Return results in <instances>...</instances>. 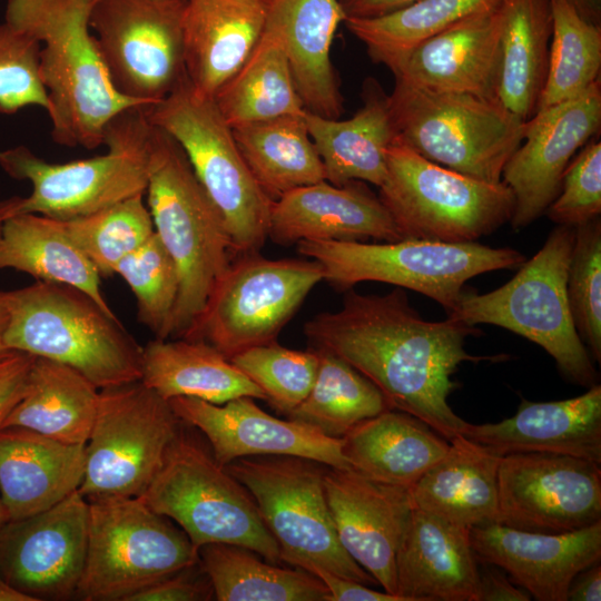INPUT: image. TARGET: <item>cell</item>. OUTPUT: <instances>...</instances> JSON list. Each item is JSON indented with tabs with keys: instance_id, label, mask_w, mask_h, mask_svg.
Instances as JSON below:
<instances>
[{
	"instance_id": "cell-32",
	"label": "cell",
	"mask_w": 601,
	"mask_h": 601,
	"mask_svg": "<svg viewBox=\"0 0 601 601\" xmlns=\"http://www.w3.org/2000/svg\"><path fill=\"white\" fill-rule=\"evenodd\" d=\"M450 442L420 418L385 410L342 437L343 455L358 473L412 487L449 451Z\"/></svg>"
},
{
	"instance_id": "cell-25",
	"label": "cell",
	"mask_w": 601,
	"mask_h": 601,
	"mask_svg": "<svg viewBox=\"0 0 601 601\" xmlns=\"http://www.w3.org/2000/svg\"><path fill=\"white\" fill-rule=\"evenodd\" d=\"M461 435L500 455L548 452L601 464V385L561 401L523 398L513 416L497 423L467 422Z\"/></svg>"
},
{
	"instance_id": "cell-18",
	"label": "cell",
	"mask_w": 601,
	"mask_h": 601,
	"mask_svg": "<svg viewBox=\"0 0 601 601\" xmlns=\"http://www.w3.org/2000/svg\"><path fill=\"white\" fill-rule=\"evenodd\" d=\"M89 502L79 490L0 529V574L36 601L76 597L87 555Z\"/></svg>"
},
{
	"instance_id": "cell-51",
	"label": "cell",
	"mask_w": 601,
	"mask_h": 601,
	"mask_svg": "<svg viewBox=\"0 0 601 601\" xmlns=\"http://www.w3.org/2000/svg\"><path fill=\"white\" fill-rule=\"evenodd\" d=\"M317 577L329 592V601H404L401 597L386 591H377L371 585L343 578L319 566L307 570Z\"/></svg>"
},
{
	"instance_id": "cell-37",
	"label": "cell",
	"mask_w": 601,
	"mask_h": 601,
	"mask_svg": "<svg viewBox=\"0 0 601 601\" xmlns=\"http://www.w3.org/2000/svg\"><path fill=\"white\" fill-rule=\"evenodd\" d=\"M302 115L230 127L255 180L270 200L325 180V170Z\"/></svg>"
},
{
	"instance_id": "cell-7",
	"label": "cell",
	"mask_w": 601,
	"mask_h": 601,
	"mask_svg": "<svg viewBox=\"0 0 601 601\" xmlns=\"http://www.w3.org/2000/svg\"><path fill=\"white\" fill-rule=\"evenodd\" d=\"M396 140L462 175L497 184L523 141L525 121L499 99L439 91L395 79L388 95Z\"/></svg>"
},
{
	"instance_id": "cell-14",
	"label": "cell",
	"mask_w": 601,
	"mask_h": 601,
	"mask_svg": "<svg viewBox=\"0 0 601 601\" xmlns=\"http://www.w3.org/2000/svg\"><path fill=\"white\" fill-rule=\"evenodd\" d=\"M181 425L169 401L141 381L100 390L79 492L88 502L140 497Z\"/></svg>"
},
{
	"instance_id": "cell-3",
	"label": "cell",
	"mask_w": 601,
	"mask_h": 601,
	"mask_svg": "<svg viewBox=\"0 0 601 601\" xmlns=\"http://www.w3.org/2000/svg\"><path fill=\"white\" fill-rule=\"evenodd\" d=\"M0 303L9 351L68 365L99 390L140 381L142 346L82 290L36 280L1 290Z\"/></svg>"
},
{
	"instance_id": "cell-54",
	"label": "cell",
	"mask_w": 601,
	"mask_h": 601,
	"mask_svg": "<svg viewBox=\"0 0 601 601\" xmlns=\"http://www.w3.org/2000/svg\"><path fill=\"white\" fill-rule=\"evenodd\" d=\"M417 0H338L346 18H373L404 8Z\"/></svg>"
},
{
	"instance_id": "cell-52",
	"label": "cell",
	"mask_w": 601,
	"mask_h": 601,
	"mask_svg": "<svg viewBox=\"0 0 601 601\" xmlns=\"http://www.w3.org/2000/svg\"><path fill=\"white\" fill-rule=\"evenodd\" d=\"M477 601H530V593L499 566L479 561Z\"/></svg>"
},
{
	"instance_id": "cell-21",
	"label": "cell",
	"mask_w": 601,
	"mask_h": 601,
	"mask_svg": "<svg viewBox=\"0 0 601 601\" xmlns=\"http://www.w3.org/2000/svg\"><path fill=\"white\" fill-rule=\"evenodd\" d=\"M324 490L344 550L396 595L395 559L414 509L410 487L372 480L352 467L328 466Z\"/></svg>"
},
{
	"instance_id": "cell-15",
	"label": "cell",
	"mask_w": 601,
	"mask_h": 601,
	"mask_svg": "<svg viewBox=\"0 0 601 601\" xmlns=\"http://www.w3.org/2000/svg\"><path fill=\"white\" fill-rule=\"evenodd\" d=\"M325 272L314 259L240 254L213 289L184 338L205 341L226 357L275 342Z\"/></svg>"
},
{
	"instance_id": "cell-48",
	"label": "cell",
	"mask_w": 601,
	"mask_h": 601,
	"mask_svg": "<svg viewBox=\"0 0 601 601\" xmlns=\"http://www.w3.org/2000/svg\"><path fill=\"white\" fill-rule=\"evenodd\" d=\"M592 139L566 167L561 190L546 210L556 225L579 226L601 214V141Z\"/></svg>"
},
{
	"instance_id": "cell-6",
	"label": "cell",
	"mask_w": 601,
	"mask_h": 601,
	"mask_svg": "<svg viewBox=\"0 0 601 601\" xmlns=\"http://www.w3.org/2000/svg\"><path fill=\"white\" fill-rule=\"evenodd\" d=\"M145 107L129 108L109 122L107 151L99 156L55 164L23 145L0 149V168L32 186L29 196L11 197L12 216L33 213L69 220L145 194L152 129Z\"/></svg>"
},
{
	"instance_id": "cell-20",
	"label": "cell",
	"mask_w": 601,
	"mask_h": 601,
	"mask_svg": "<svg viewBox=\"0 0 601 601\" xmlns=\"http://www.w3.org/2000/svg\"><path fill=\"white\" fill-rule=\"evenodd\" d=\"M169 401L178 418L199 430L215 460L223 466L252 456L288 455L329 467H351L343 455L342 439L329 437L292 418L280 420L263 411L253 397L224 404L177 396Z\"/></svg>"
},
{
	"instance_id": "cell-59",
	"label": "cell",
	"mask_w": 601,
	"mask_h": 601,
	"mask_svg": "<svg viewBox=\"0 0 601 601\" xmlns=\"http://www.w3.org/2000/svg\"><path fill=\"white\" fill-rule=\"evenodd\" d=\"M9 521L8 512L0 499V529Z\"/></svg>"
},
{
	"instance_id": "cell-39",
	"label": "cell",
	"mask_w": 601,
	"mask_h": 601,
	"mask_svg": "<svg viewBox=\"0 0 601 601\" xmlns=\"http://www.w3.org/2000/svg\"><path fill=\"white\" fill-rule=\"evenodd\" d=\"M213 99L230 127L306 111L284 48L265 29L246 62Z\"/></svg>"
},
{
	"instance_id": "cell-8",
	"label": "cell",
	"mask_w": 601,
	"mask_h": 601,
	"mask_svg": "<svg viewBox=\"0 0 601 601\" xmlns=\"http://www.w3.org/2000/svg\"><path fill=\"white\" fill-rule=\"evenodd\" d=\"M297 246L300 255L323 266L324 280L335 288L347 290L362 282L392 284L432 298L447 315L456 307L469 279L492 270L518 268L526 260L514 248L476 242L302 240Z\"/></svg>"
},
{
	"instance_id": "cell-9",
	"label": "cell",
	"mask_w": 601,
	"mask_h": 601,
	"mask_svg": "<svg viewBox=\"0 0 601 601\" xmlns=\"http://www.w3.org/2000/svg\"><path fill=\"white\" fill-rule=\"evenodd\" d=\"M183 425L140 499L178 524L197 550L209 543L235 544L277 564L278 544L252 494Z\"/></svg>"
},
{
	"instance_id": "cell-41",
	"label": "cell",
	"mask_w": 601,
	"mask_h": 601,
	"mask_svg": "<svg viewBox=\"0 0 601 601\" xmlns=\"http://www.w3.org/2000/svg\"><path fill=\"white\" fill-rule=\"evenodd\" d=\"M501 0H417L373 18H346L347 30L375 63L391 71L417 45L459 20Z\"/></svg>"
},
{
	"instance_id": "cell-43",
	"label": "cell",
	"mask_w": 601,
	"mask_h": 601,
	"mask_svg": "<svg viewBox=\"0 0 601 601\" xmlns=\"http://www.w3.org/2000/svg\"><path fill=\"white\" fill-rule=\"evenodd\" d=\"M144 196L135 195L91 215L65 220L70 238L101 276L114 275L117 265L155 234Z\"/></svg>"
},
{
	"instance_id": "cell-10",
	"label": "cell",
	"mask_w": 601,
	"mask_h": 601,
	"mask_svg": "<svg viewBox=\"0 0 601 601\" xmlns=\"http://www.w3.org/2000/svg\"><path fill=\"white\" fill-rule=\"evenodd\" d=\"M149 122L174 138L220 213L237 255L257 253L268 238L273 200L247 167L215 101L186 78L168 97L145 107Z\"/></svg>"
},
{
	"instance_id": "cell-13",
	"label": "cell",
	"mask_w": 601,
	"mask_h": 601,
	"mask_svg": "<svg viewBox=\"0 0 601 601\" xmlns=\"http://www.w3.org/2000/svg\"><path fill=\"white\" fill-rule=\"evenodd\" d=\"M197 562L187 534L140 497L89 501L87 555L75 599L128 601Z\"/></svg>"
},
{
	"instance_id": "cell-4",
	"label": "cell",
	"mask_w": 601,
	"mask_h": 601,
	"mask_svg": "<svg viewBox=\"0 0 601 601\" xmlns=\"http://www.w3.org/2000/svg\"><path fill=\"white\" fill-rule=\"evenodd\" d=\"M145 195L155 233L178 270L179 292L170 336L184 338L236 254L224 218L184 150L155 126Z\"/></svg>"
},
{
	"instance_id": "cell-38",
	"label": "cell",
	"mask_w": 601,
	"mask_h": 601,
	"mask_svg": "<svg viewBox=\"0 0 601 601\" xmlns=\"http://www.w3.org/2000/svg\"><path fill=\"white\" fill-rule=\"evenodd\" d=\"M247 548L209 543L198 549L199 564L218 601H329L325 584L303 569L279 568Z\"/></svg>"
},
{
	"instance_id": "cell-30",
	"label": "cell",
	"mask_w": 601,
	"mask_h": 601,
	"mask_svg": "<svg viewBox=\"0 0 601 601\" xmlns=\"http://www.w3.org/2000/svg\"><path fill=\"white\" fill-rule=\"evenodd\" d=\"M363 106L348 119L305 111V121L325 170V180L342 186L358 180L380 187L387 173V149L396 139L388 95L373 78L365 80Z\"/></svg>"
},
{
	"instance_id": "cell-45",
	"label": "cell",
	"mask_w": 601,
	"mask_h": 601,
	"mask_svg": "<svg viewBox=\"0 0 601 601\" xmlns=\"http://www.w3.org/2000/svg\"><path fill=\"white\" fill-rule=\"evenodd\" d=\"M229 359L263 391L273 407L286 415L308 395L318 368L314 348L290 349L276 341L247 348Z\"/></svg>"
},
{
	"instance_id": "cell-29",
	"label": "cell",
	"mask_w": 601,
	"mask_h": 601,
	"mask_svg": "<svg viewBox=\"0 0 601 601\" xmlns=\"http://www.w3.org/2000/svg\"><path fill=\"white\" fill-rule=\"evenodd\" d=\"M85 463V445L24 427H1L0 499L9 521L42 512L78 490Z\"/></svg>"
},
{
	"instance_id": "cell-47",
	"label": "cell",
	"mask_w": 601,
	"mask_h": 601,
	"mask_svg": "<svg viewBox=\"0 0 601 601\" xmlns=\"http://www.w3.org/2000/svg\"><path fill=\"white\" fill-rule=\"evenodd\" d=\"M40 43L7 21L0 22V112L13 115L36 106L49 114L40 76Z\"/></svg>"
},
{
	"instance_id": "cell-2",
	"label": "cell",
	"mask_w": 601,
	"mask_h": 601,
	"mask_svg": "<svg viewBox=\"0 0 601 601\" xmlns=\"http://www.w3.org/2000/svg\"><path fill=\"white\" fill-rule=\"evenodd\" d=\"M96 0H8L4 21L40 43V76L50 101L52 139L67 147L104 145L109 122L145 106L111 83L89 27Z\"/></svg>"
},
{
	"instance_id": "cell-53",
	"label": "cell",
	"mask_w": 601,
	"mask_h": 601,
	"mask_svg": "<svg viewBox=\"0 0 601 601\" xmlns=\"http://www.w3.org/2000/svg\"><path fill=\"white\" fill-rule=\"evenodd\" d=\"M601 600V564L600 561L580 571L571 581L566 601Z\"/></svg>"
},
{
	"instance_id": "cell-33",
	"label": "cell",
	"mask_w": 601,
	"mask_h": 601,
	"mask_svg": "<svg viewBox=\"0 0 601 601\" xmlns=\"http://www.w3.org/2000/svg\"><path fill=\"white\" fill-rule=\"evenodd\" d=\"M140 381L165 400L187 396L224 404L248 396L266 401L253 381L205 341L155 338L148 342L142 347Z\"/></svg>"
},
{
	"instance_id": "cell-57",
	"label": "cell",
	"mask_w": 601,
	"mask_h": 601,
	"mask_svg": "<svg viewBox=\"0 0 601 601\" xmlns=\"http://www.w3.org/2000/svg\"><path fill=\"white\" fill-rule=\"evenodd\" d=\"M7 313L0 303V361L11 355L13 352L9 351L4 344V333L7 328Z\"/></svg>"
},
{
	"instance_id": "cell-28",
	"label": "cell",
	"mask_w": 601,
	"mask_h": 601,
	"mask_svg": "<svg viewBox=\"0 0 601 601\" xmlns=\"http://www.w3.org/2000/svg\"><path fill=\"white\" fill-rule=\"evenodd\" d=\"M270 0H186L183 16L187 78L213 98L262 38Z\"/></svg>"
},
{
	"instance_id": "cell-35",
	"label": "cell",
	"mask_w": 601,
	"mask_h": 601,
	"mask_svg": "<svg viewBox=\"0 0 601 601\" xmlns=\"http://www.w3.org/2000/svg\"><path fill=\"white\" fill-rule=\"evenodd\" d=\"M99 392L72 367L35 357L26 392L1 427H24L67 444L86 445Z\"/></svg>"
},
{
	"instance_id": "cell-22",
	"label": "cell",
	"mask_w": 601,
	"mask_h": 601,
	"mask_svg": "<svg viewBox=\"0 0 601 601\" xmlns=\"http://www.w3.org/2000/svg\"><path fill=\"white\" fill-rule=\"evenodd\" d=\"M477 561L502 569L538 601H566L572 579L601 560V521L568 533L487 523L470 529Z\"/></svg>"
},
{
	"instance_id": "cell-49",
	"label": "cell",
	"mask_w": 601,
	"mask_h": 601,
	"mask_svg": "<svg viewBox=\"0 0 601 601\" xmlns=\"http://www.w3.org/2000/svg\"><path fill=\"white\" fill-rule=\"evenodd\" d=\"M215 599L211 582L199 564L186 566L131 595L128 601H207Z\"/></svg>"
},
{
	"instance_id": "cell-5",
	"label": "cell",
	"mask_w": 601,
	"mask_h": 601,
	"mask_svg": "<svg viewBox=\"0 0 601 601\" xmlns=\"http://www.w3.org/2000/svg\"><path fill=\"white\" fill-rule=\"evenodd\" d=\"M575 227L556 225L541 249L501 287L479 294L464 289L447 315L470 326L492 324L541 346L571 383L589 388L599 375L574 326L566 278Z\"/></svg>"
},
{
	"instance_id": "cell-50",
	"label": "cell",
	"mask_w": 601,
	"mask_h": 601,
	"mask_svg": "<svg viewBox=\"0 0 601 601\" xmlns=\"http://www.w3.org/2000/svg\"><path fill=\"white\" fill-rule=\"evenodd\" d=\"M36 356L13 352L0 361V427L26 392Z\"/></svg>"
},
{
	"instance_id": "cell-1",
	"label": "cell",
	"mask_w": 601,
	"mask_h": 601,
	"mask_svg": "<svg viewBox=\"0 0 601 601\" xmlns=\"http://www.w3.org/2000/svg\"><path fill=\"white\" fill-rule=\"evenodd\" d=\"M347 290L337 312L305 323L311 347L348 362L378 387L390 408L420 418L447 441L461 435L467 422L447 402L456 387L452 376L464 362L506 356L470 354L465 341L480 329L450 316L424 319L401 287L385 295Z\"/></svg>"
},
{
	"instance_id": "cell-26",
	"label": "cell",
	"mask_w": 601,
	"mask_h": 601,
	"mask_svg": "<svg viewBox=\"0 0 601 601\" xmlns=\"http://www.w3.org/2000/svg\"><path fill=\"white\" fill-rule=\"evenodd\" d=\"M479 561L470 529L413 509L395 559L404 601H477Z\"/></svg>"
},
{
	"instance_id": "cell-40",
	"label": "cell",
	"mask_w": 601,
	"mask_h": 601,
	"mask_svg": "<svg viewBox=\"0 0 601 601\" xmlns=\"http://www.w3.org/2000/svg\"><path fill=\"white\" fill-rule=\"evenodd\" d=\"M314 349L318 354L314 384L288 418L342 439L358 423L390 408L378 387L348 362L328 351Z\"/></svg>"
},
{
	"instance_id": "cell-42",
	"label": "cell",
	"mask_w": 601,
	"mask_h": 601,
	"mask_svg": "<svg viewBox=\"0 0 601 601\" xmlns=\"http://www.w3.org/2000/svg\"><path fill=\"white\" fill-rule=\"evenodd\" d=\"M549 68L538 110L564 102L600 80L601 26L588 22L566 0H550Z\"/></svg>"
},
{
	"instance_id": "cell-31",
	"label": "cell",
	"mask_w": 601,
	"mask_h": 601,
	"mask_svg": "<svg viewBox=\"0 0 601 601\" xmlns=\"http://www.w3.org/2000/svg\"><path fill=\"white\" fill-rule=\"evenodd\" d=\"M410 489L413 506L466 529L493 523L501 456L463 435Z\"/></svg>"
},
{
	"instance_id": "cell-46",
	"label": "cell",
	"mask_w": 601,
	"mask_h": 601,
	"mask_svg": "<svg viewBox=\"0 0 601 601\" xmlns=\"http://www.w3.org/2000/svg\"><path fill=\"white\" fill-rule=\"evenodd\" d=\"M566 294L577 332L601 362V219L575 226Z\"/></svg>"
},
{
	"instance_id": "cell-44",
	"label": "cell",
	"mask_w": 601,
	"mask_h": 601,
	"mask_svg": "<svg viewBox=\"0 0 601 601\" xmlns=\"http://www.w3.org/2000/svg\"><path fill=\"white\" fill-rule=\"evenodd\" d=\"M115 274L124 278L135 295L138 321L156 338L170 337L179 276L174 259L157 234L126 256L117 265Z\"/></svg>"
},
{
	"instance_id": "cell-55",
	"label": "cell",
	"mask_w": 601,
	"mask_h": 601,
	"mask_svg": "<svg viewBox=\"0 0 601 601\" xmlns=\"http://www.w3.org/2000/svg\"><path fill=\"white\" fill-rule=\"evenodd\" d=\"M581 18L601 26V0H566Z\"/></svg>"
},
{
	"instance_id": "cell-24",
	"label": "cell",
	"mask_w": 601,
	"mask_h": 601,
	"mask_svg": "<svg viewBox=\"0 0 601 601\" xmlns=\"http://www.w3.org/2000/svg\"><path fill=\"white\" fill-rule=\"evenodd\" d=\"M268 238L279 245L402 239L378 195L358 180L342 186L322 180L284 194L272 203Z\"/></svg>"
},
{
	"instance_id": "cell-16",
	"label": "cell",
	"mask_w": 601,
	"mask_h": 601,
	"mask_svg": "<svg viewBox=\"0 0 601 601\" xmlns=\"http://www.w3.org/2000/svg\"><path fill=\"white\" fill-rule=\"evenodd\" d=\"M186 0H96L89 27L109 79L145 106L168 97L186 78Z\"/></svg>"
},
{
	"instance_id": "cell-27",
	"label": "cell",
	"mask_w": 601,
	"mask_h": 601,
	"mask_svg": "<svg viewBox=\"0 0 601 601\" xmlns=\"http://www.w3.org/2000/svg\"><path fill=\"white\" fill-rule=\"evenodd\" d=\"M345 19L338 0H270L264 29L282 43L306 111L338 119L343 97L331 46Z\"/></svg>"
},
{
	"instance_id": "cell-19",
	"label": "cell",
	"mask_w": 601,
	"mask_h": 601,
	"mask_svg": "<svg viewBox=\"0 0 601 601\" xmlns=\"http://www.w3.org/2000/svg\"><path fill=\"white\" fill-rule=\"evenodd\" d=\"M601 128V85L575 98L539 110L525 121L523 140L506 161L502 181L511 189L514 230L531 225L553 203L575 152Z\"/></svg>"
},
{
	"instance_id": "cell-17",
	"label": "cell",
	"mask_w": 601,
	"mask_h": 601,
	"mask_svg": "<svg viewBox=\"0 0 601 601\" xmlns=\"http://www.w3.org/2000/svg\"><path fill=\"white\" fill-rule=\"evenodd\" d=\"M599 521L601 464L548 452L501 456L495 523L558 534Z\"/></svg>"
},
{
	"instance_id": "cell-11",
	"label": "cell",
	"mask_w": 601,
	"mask_h": 601,
	"mask_svg": "<svg viewBox=\"0 0 601 601\" xmlns=\"http://www.w3.org/2000/svg\"><path fill=\"white\" fill-rule=\"evenodd\" d=\"M386 164L378 197L402 239L472 243L512 218L514 197L503 181L462 175L396 139L387 149Z\"/></svg>"
},
{
	"instance_id": "cell-36",
	"label": "cell",
	"mask_w": 601,
	"mask_h": 601,
	"mask_svg": "<svg viewBox=\"0 0 601 601\" xmlns=\"http://www.w3.org/2000/svg\"><path fill=\"white\" fill-rule=\"evenodd\" d=\"M499 101L523 121L538 110L549 68L550 0H503Z\"/></svg>"
},
{
	"instance_id": "cell-34",
	"label": "cell",
	"mask_w": 601,
	"mask_h": 601,
	"mask_svg": "<svg viewBox=\"0 0 601 601\" xmlns=\"http://www.w3.org/2000/svg\"><path fill=\"white\" fill-rule=\"evenodd\" d=\"M26 273L38 282L72 286L112 312L101 289V275L70 238L65 220L22 213L4 220L0 233V269Z\"/></svg>"
},
{
	"instance_id": "cell-58",
	"label": "cell",
	"mask_w": 601,
	"mask_h": 601,
	"mask_svg": "<svg viewBox=\"0 0 601 601\" xmlns=\"http://www.w3.org/2000/svg\"><path fill=\"white\" fill-rule=\"evenodd\" d=\"M12 216V201L11 198L6 200H0V233L1 227L6 219Z\"/></svg>"
},
{
	"instance_id": "cell-12",
	"label": "cell",
	"mask_w": 601,
	"mask_h": 601,
	"mask_svg": "<svg viewBox=\"0 0 601 601\" xmlns=\"http://www.w3.org/2000/svg\"><path fill=\"white\" fill-rule=\"evenodd\" d=\"M252 494L278 544L280 561L323 568L366 585L378 584L342 546L324 490V469L297 456L243 457L225 465Z\"/></svg>"
},
{
	"instance_id": "cell-56",
	"label": "cell",
	"mask_w": 601,
	"mask_h": 601,
	"mask_svg": "<svg viewBox=\"0 0 601 601\" xmlns=\"http://www.w3.org/2000/svg\"><path fill=\"white\" fill-rule=\"evenodd\" d=\"M0 601H36L32 597L19 591L0 574Z\"/></svg>"
},
{
	"instance_id": "cell-23",
	"label": "cell",
	"mask_w": 601,
	"mask_h": 601,
	"mask_svg": "<svg viewBox=\"0 0 601 601\" xmlns=\"http://www.w3.org/2000/svg\"><path fill=\"white\" fill-rule=\"evenodd\" d=\"M481 9L414 47L395 79L439 91L497 99L503 4Z\"/></svg>"
}]
</instances>
